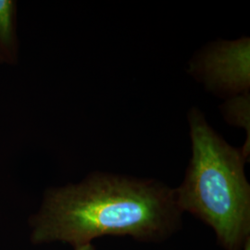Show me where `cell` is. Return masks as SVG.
<instances>
[{"mask_svg":"<svg viewBox=\"0 0 250 250\" xmlns=\"http://www.w3.org/2000/svg\"><path fill=\"white\" fill-rule=\"evenodd\" d=\"M182 213L174 189L164 184L97 173L47 193L32 240L65 242L74 248L105 235L160 241L178 229Z\"/></svg>","mask_w":250,"mask_h":250,"instance_id":"1","label":"cell"},{"mask_svg":"<svg viewBox=\"0 0 250 250\" xmlns=\"http://www.w3.org/2000/svg\"><path fill=\"white\" fill-rule=\"evenodd\" d=\"M192 158L183 184L174 189L182 212L214 230L225 250H243L250 238V187L247 159L208 125L197 108L188 115Z\"/></svg>","mask_w":250,"mask_h":250,"instance_id":"2","label":"cell"},{"mask_svg":"<svg viewBox=\"0 0 250 250\" xmlns=\"http://www.w3.org/2000/svg\"><path fill=\"white\" fill-rule=\"evenodd\" d=\"M250 38L215 43L192 63L191 71L209 89L238 96L250 88Z\"/></svg>","mask_w":250,"mask_h":250,"instance_id":"3","label":"cell"},{"mask_svg":"<svg viewBox=\"0 0 250 250\" xmlns=\"http://www.w3.org/2000/svg\"><path fill=\"white\" fill-rule=\"evenodd\" d=\"M224 114L232 125L241 126L250 134V94L233 97L224 106Z\"/></svg>","mask_w":250,"mask_h":250,"instance_id":"4","label":"cell"},{"mask_svg":"<svg viewBox=\"0 0 250 250\" xmlns=\"http://www.w3.org/2000/svg\"><path fill=\"white\" fill-rule=\"evenodd\" d=\"M13 8L12 1L0 0V41L6 45L11 41Z\"/></svg>","mask_w":250,"mask_h":250,"instance_id":"5","label":"cell"},{"mask_svg":"<svg viewBox=\"0 0 250 250\" xmlns=\"http://www.w3.org/2000/svg\"><path fill=\"white\" fill-rule=\"evenodd\" d=\"M75 250H95V249L91 244H86V245L76 247Z\"/></svg>","mask_w":250,"mask_h":250,"instance_id":"6","label":"cell"},{"mask_svg":"<svg viewBox=\"0 0 250 250\" xmlns=\"http://www.w3.org/2000/svg\"><path fill=\"white\" fill-rule=\"evenodd\" d=\"M243 250H250V238H249V239L247 240V242H246Z\"/></svg>","mask_w":250,"mask_h":250,"instance_id":"7","label":"cell"}]
</instances>
